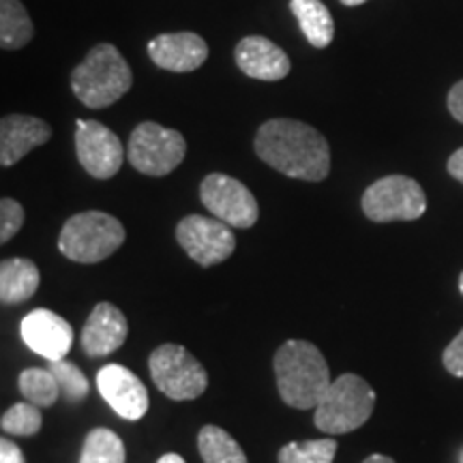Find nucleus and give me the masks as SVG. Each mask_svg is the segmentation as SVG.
<instances>
[{
  "mask_svg": "<svg viewBox=\"0 0 463 463\" xmlns=\"http://www.w3.org/2000/svg\"><path fill=\"white\" fill-rule=\"evenodd\" d=\"M375 391L356 373H344L333 380L316 405L314 425L326 436L356 431L372 419Z\"/></svg>",
  "mask_w": 463,
  "mask_h": 463,
  "instance_id": "20e7f679",
  "label": "nucleus"
},
{
  "mask_svg": "<svg viewBox=\"0 0 463 463\" xmlns=\"http://www.w3.org/2000/svg\"><path fill=\"white\" fill-rule=\"evenodd\" d=\"M157 463H187L183 459L181 455H176V453H167V455H164V457H159V461Z\"/></svg>",
  "mask_w": 463,
  "mask_h": 463,
  "instance_id": "473e14b6",
  "label": "nucleus"
},
{
  "mask_svg": "<svg viewBox=\"0 0 463 463\" xmlns=\"http://www.w3.org/2000/svg\"><path fill=\"white\" fill-rule=\"evenodd\" d=\"M20 392L37 408H50L61 397V386L50 369L28 367L20 373Z\"/></svg>",
  "mask_w": 463,
  "mask_h": 463,
  "instance_id": "5701e85b",
  "label": "nucleus"
},
{
  "mask_svg": "<svg viewBox=\"0 0 463 463\" xmlns=\"http://www.w3.org/2000/svg\"><path fill=\"white\" fill-rule=\"evenodd\" d=\"M148 56L159 69L174 73H189L200 69L208 58V45L200 34L165 33L148 42Z\"/></svg>",
  "mask_w": 463,
  "mask_h": 463,
  "instance_id": "2eb2a0df",
  "label": "nucleus"
},
{
  "mask_svg": "<svg viewBox=\"0 0 463 463\" xmlns=\"http://www.w3.org/2000/svg\"><path fill=\"white\" fill-rule=\"evenodd\" d=\"M22 339L45 361H61L73 345V328L65 317L50 309H33L22 320Z\"/></svg>",
  "mask_w": 463,
  "mask_h": 463,
  "instance_id": "ddd939ff",
  "label": "nucleus"
},
{
  "mask_svg": "<svg viewBox=\"0 0 463 463\" xmlns=\"http://www.w3.org/2000/svg\"><path fill=\"white\" fill-rule=\"evenodd\" d=\"M52 127L37 116L9 114L0 120V164L15 165L33 148L50 142Z\"/></svg>",
  "mask_w": 463,
  "mask_h": 463,
  "instance_id": "f3484780",
  "label": "nucleus"
},
{
  "mask_svg": "<svg viewBox=\"0 0 463 463\" xmlns=\"http://www.w3.org/2000/svg\"><path fill=\"white\" fill-rule=\"evenodd\" d=\"M289 11L297 15L298 26L314 48H328L335 39V22L322 0H289Z\"/></svg>",
  "mask_w": 463,
  "mask_h": 463,
  "instance_id": "6ab92c4d",
  "label": "nucleus"
},
{
  "mask_svg": "<svg viewBox=\"0 0 463 463\" xmlns=\"http://www.w3.org/2000/svg\"><path fill=\"white\" fill-rule=\"evenodd\" d=\"M75 153L92 178L108 181L120 172L127 150L120 137L103 123L78 120L75 123Z\"/></svg>",
  "mask_w": 463,
  "mask_h": 463,
  "instance_id": "9b49d317",
  "label": "nucleus"
},
{
  "mask_svg": "<svg viewBox=\"0 0 463 463\" xmlns=\"http://www.w3.org/2000/svg\"><path fill=\"white\" fill-rule=\"evenodd\" d=\"M0 463H26V457L17 444L3 438L0 439Z\"/></svg>",
  "mask_w": 463,
  "mask_h": 463,
  "instance_id": "c756f323",
  "label": "nucleus"
},
{
  "mask_svg": "<svg viewBox=\"0 0 463 463\" xmlns=\"http://www.w3.org/2000/svg\"><path fill=\"white\" fill-rule=\"evenodd\" d=\"M187 142L176 129L146 120L133 129L127 146L129 164L146 176H167L183 164Z\"/></svg>",
  "mask_w": 463,
  "mask_h": 463,
  "instance_id": "6e6552de",
  "label": "nucleus"
},
{
  "mask_svg": "<svg viewBox=\"0 0 463 463\" xmlns=\"http://www.w3.org/2000/svg\"><path fill=\"white\" fill-rule=\"evenodd\" d=\"M42 283L37 264L26 258H9L0 264V300L3 305H20L34 297Z\"/></svg>",
  "mask_w": 463,
  "mask_h": 463,
  "instance_id": "a211bd4d",
  "label": "nucleus"
},
{
  "mask_svg": "<svg viewBox=\"0 0 463 463\" xmlns=\"http://www.w3.org/2000/svg\"><path fill=\"white\" fill-rule=\"evenodd\" d=\"M148 369L155 386L174 402H191L204 395L208 389L206 369L187 347L178 344L155 347L148 358Z\"/></svg>",
  "mask_w": 463,
  "mask_h": 463,
  "instance_id": "0eeeda50",
  "label": "nucleus"
},
{
  "mask_svg": "<svg viewBox=\"0 0 463 463\" xmlns=\"http://www.w3.org/2000/svg\"><path fill=\"white\" fill-rule=\"evenodd\" d=\"M200 200L213 217L222 219L232 228L247 230L258 223L260 208L256 195L228 174H208L200 184Z\"/></svg>",
  "mask_w": 463,
  "mask_h": 463,
  "instance_id": "1a4fd4ad",
  "label": "nucleus"
},
{
  "mask_svg": "<svg viewBox=\"0 0 463 463\" xmlns=\"http://www.w3.org/2000/svg\"><path fill=\"white\" fill-rule=\"evenodd\" d=\"M361 206L373 223L416 222L425 215L427 195L414 178L391 174L364 189Z\"/></svg>",
  "mask_w": 463,
  "mask_h": 463,
  "instance_id": "423d86ee",
  "label": "nucleus"
},
{
  "mask_svg": "<svg viewBox=\"0 0 463 463\" xmlns=\"http://www.w3.org/2000/svg\"><path fill=\"white\" fill-rule=\"evenodd\" d=\"M337 442L333 438L289 442L279 450V463H333Z\"/></svg>",
  "mask_w": 463,
  "mask_h": 463,
  "instance_id": "b1692460",
  "label": "nucleus"
},
{
  "mask_svg": "<svg viewBox=\"0 0 463 463\" xmlns=\"http://www.w3.org/2000/svg\"><path fill=\"white\" fill-rule=\"evenodd\" d=\"M97 389L120 419L140 420L148 412V391L144 382L123 364H106L97 373Z\"/></svg>",
  "mask_w": 463,
  "mask_h": 463,
  "instance_id": "f8f14e48",
  "label": "nucleus"
},
{
  "mask_svg": "<svg viewBox=\"0 0 463 463\" xmlns=\"http://www.w3.org/2000/svg\"><path fill=\"white\" fill-rule=\"evenodd\" d=\"M447 106H449L450 116H453L457 123L463 125V80H459V82L449 90Z\"/></svg>",
  "mask_w": 463,
  "mask_h": 463,
  "instance_id": "c85d7f7f",
  "label": "nucleus"
},
{
  "mask_svg": "<svg viewBox=\"0 0 463 463\" xmlns=\"http://www.w3.org/2000/svg\"><path fill=\"white\" fill-rule=\"evenodd\" d=\"M442 363H444V369H447L450 375H455V378H463V328L461 333L447 345V350H444L442 354Z\"/></svg>",
  "mask_w": 463,
  "mask_h": 463,
  "instance_id": "cd10ccee",
  "label": "nucleus"
},
{
  "mask_svg": "<svg viewBox=\"0 0 463 463\" xmlns=\"http://www.w3.org/2000/svg\"><path fill=\"white\" fill-rule=\"evenodd\" d=\"M234 61L242 73L260 82H279L292 69L286 52L260 34L241 39L234 50Z\"/></svg>",
  "mask_w": 463,
  "mask_h": 463,
  "instance_id": "dca6fc26",
  "label": "nucleus"
},
{
  "mask_svg": "<svg viewBox=\"0 0 463 463\" xmlns=\"http://www.w3.org/2000/svg\"><path fill=\"white\" fill-rule=\"evenodd\" d=\"M24 225V208L14 198L0 200V242L7 245Z\"/></svg>",
  "mask_w": 463,
  "mask_h": 463,
  "instance_id": "bb28decb",
  "label": "nucleus"
},
{
  "mask_svg": "<svg viewBox=\"0 0 463 463\" xmlns=\"http://www.w3.org/2000/svg\"><path fill=\"white\" fill-rule=\"evenodd\" d=\"M363 463H395V459H392V457H386V455H369Z\"/></svg>",
  "mask_w": 463,
  "mask_h": 463,
  "instance_id": "2f4dec72",
  "label": "nucleus"
},
{
  "mask_svg": "<svg viewBox=\"0 0 463 463\" xmlns=\"http://www.w3.org/2000/svg\"><path fill=\"white\" fill-rule=\"evenodd\" d=\"M363 3H367V0H341V5H345V7H358Z\"/></svg>",
  "mask_w": 463,
  "mask_h": 463,
  "instance_id": "72a5a7b5",
  "label": "nucleus"
},
{
  "mask_svg": "<svg viewBox=\"0 0 463 463\" xmlns=\"http://www.w3.org/2000/svg\"><path fill=\"white\" fill-rule=\"evenodd\" d=\"M133 73L112 43L95 45L71 73V90L90 109L114 106L131 90Z\"/></svg>",
  "mask_w": 463,
  "mask_h": 463,
  "instance_id": "7ed1b4c3",
  "label": "nucleus"
},
{
  "mask_svg": "<svg viewBox=\"0 0 463 463\" xmlns=\"http://www.w3.org/2000/svg\"><path fill=\"white\" fill-rule=\"evenodd\" d=\"M277 391L283 403L297 410H316L324 392L333 384L331 369L314 344L289 339L273 358Z\"/></svg>",
  "mask_w": 463,
  "mask_h": 463,
  "instance_id": "f03ea898",
  "label": "nucleus"
},
{
  "mask_svg": "<svg viewBox=\"0 0 463 463\" xmlns=\"http://www.w3.org/2000/svg\"><path fill=\"white\" fill-rule=\"evenodd\" d=\"M176 241L184 253L200 266H215L228 260L236 249L232 225L217 217L189 215L176 225Z\"/></svg>",
  "mask_w": 463,
  "mask_h": 463,
  "instance_id": "9d476101",
  "label": "nucleus"
},
{
  "mask_svg": "<svg viewBox=\"0 0 463 463\" xmlns=\"http://www.w3.org/2000/svg\"><path fill=\"white\" fill-rule=\"evenodd\" d=\"M118 219L101 211H84L69 217L58 236V251L78 264H97L112 256L125 242Z\"/></svg>",
  "mask_w": 463,
  "mask_h": 463,
  "instance_id": "39448f33",
  "label": "nucleus"
},
{
  "mask_svg": "<svg viewBox=\"0 0 463 463\" xmlns=\"http://www.w3.org/2000/svg\"><path fill=\"white\" fill-rule=\"evenodd\" d=\"M129 335V322L123 311L112 303H99L86 320L80 344L89 358H106L125 344Z\"/></svg>",
  "mask_w": 463,
  "mask_h": 463,
  "instance_id": "4468645a",
  "label": "nucleus"
},
{
  "mask_svg": "<svg viewBox=\"0 0 463 463\" xmlns=\"http://www.w3.org/2000/svg\"><path fill=\"white\" fill-rule=\"evenodd\" d=\"M459 292H461V297H463V273L459 275Z\"/></svg>",
  "mask_w": 463,
  "mask_h": 463,
  "instance_id": "f704fd0d",
  "label": "nucleus"
},
{
  "mask_svg": "<svg viewBox=\"0 0 463 463\" xmlns=\"http://www.w3.org/2000/svg\"><path fill=\"white\" fill-rule=\"evenodd\" d=\"M48 369L54 373V378L58 380V386H61V395L67 399V402L78 403L84 402L90 392V384L89 378H86L82 369L78 364L65 361H48Z\"/></svg>",
  "mask_w": 463,
  "mask_h": 463,
  "instance_id": "393cba45",
  "label": "nucleus"
},
{
  "mask_svg": "<svg viewBox=\"0 0 463 463\" xmlns=\"http://www.w3.org/2000/svg\"><path fill=\"white\" fill-rule=\"evenodd\" d=\"M198 450L204 463H249L241 444L217 425L202 427L198 433Z\"/></svg>",
  "mask_w": 463,
  "mask_h": 463,
  "instance_id": "412c9836",
  "label": "nucleus"
},
{
  "mask_svg": "<svg viewBox=\"0 0 463 463\" xmlns=\"http://www.w3.org/2000/svg\"><path fill=\"white\" fill-rule=\"evenodd\" d=\"M125 459L127 453L123 439L112 430L97 427L84 438L82 455H80L78 463H125Z\"/></svg>",
  "mask_w": 463,
  "mask_h": 463,
  "instance_id": "4be33fe9",
  "label": "nucleus"
},
{
  "mask_svg": "<svg viewBox=\"0 0 463 463\" xmlns=\"http://www.w3.org/2000/svg\"><path fill=\"white\" fill-rule=\"evenodd\" d=\"M447 170L450 176L455 178V181H459L463 184V148L455 150L453 155L449 157V164H447Z\"/></svg>",
  "mask_w": 463,
  "mask_h": 463,
  "instance_id": "7c9ffc66",
  "label": "nucleus"
},
{
  "mask_svg": "<svg viewBox=\"0 0 463 463\" xmlns=\"http://www.w3.org/2000/svg\"><path fill=\"white\" fill-rule=\"evenodd\" d=\"M43 425V416L39 412V408L31 402H22L11 405L7 412L3 414L0 419V427H3L5 433L9 436H20V438H28L39 433Z\"/></svg>",
  "mask_w": 463,
  "mask_h": 463,
  "instance_id": "a878e982",
  "label": "nucleus"
},
{
  "mask_svg": "<svg viewBox=\"0 0 463 463\" xmlns=\"http://www.w3.org/2000/svg\"><path fill=\"white\" fill-rule=\"evenodd\" d=\"M253 148L266 165L289 178L320 183L331 172V146L326 137L300 120H266L256 133Z\"/></svg>",
  "mask_w": 463,
  "mask_h": 463,
  "instance_id": "f257e3e1",
  "label": "nucleus"
},
{
  "mask_svg": "<svg viewBox=\"0 0 463 463\" xmlns=\"http://www.w3.org/2000/svg\"><path fill=\"white\" fill-rule=\"evenodd\" d=\"M34 26L20 0H0V45L3 50H22L33 42Z\"/></svg>",
  "mask_w": 463,
  "mask_h": 463,
  "instance_id": "aec40b11",
  "label": "nucleus"
}]
</instances>
